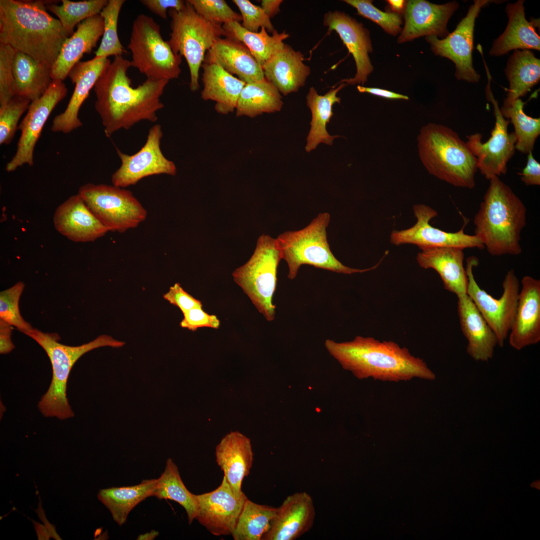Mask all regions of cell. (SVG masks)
Wrapping results in <instances>:
<instances>
[{
	"label": "cell",
	"instance_id": "obj_33",
	"mask_svg": "<svg viewBox=\"0 0 540 540\" xmlns=\"http://www.w3.org/2000/svg\"><path fill=\"white\" fill-rule=\"evenodd\" d=\"M12 71L14 96L31 102L41 97L53 81L50 68L19 51L15 50Z\"/></svg>",
	"mask_w": 540,
	"mask_h": 540
},
{
	"label": "cell",
	"instance_id": "obj_36",
	"mask_svg": "<svg viewBox=\"0 0 540 540\" xmlns=\"http://www.w3.org/2000/svg\"><path fill=\"white\" fill-rule=\"evenodd\" d=\"M505 72L510 86L504 106H508L524 96L538 82L540 61L530 50H515Z\"/></svg>",
	"mask_w": 540,
	"mask_h": 540
},
{
	"label": "cell",
	"instance_id": "obj_47",
	"mask_svg": "<svg viewBox=\"0 0 540 540\" xmlns=\"http://www.w3.org/2000/svg\"><path fill=\"white\" fill-rule=\"evenodd\" d=\"M195 11L206 20L223 25L242 20L240 14L234 12L224 0H188Z\"/></svg>",
	"mask_w": 540,
	"mask_h": 540
},
{
	"label": "cell",
	"instance_id": "obj_2",
	"mask_svg": "<svg viewBox=\"0 0 540 540\" xmlns=\"http://www.w3.org/2000/svg\"><path fill=\"white\" fill-rule=\"evenodd\" d=\"M324 346L344 370L360 380L396 382L436 378L423 360L393 341L380 342L373 337L358 336L352 340L340 342L327 339Z\"/></svg>",
	"mask_w": 540,
	"mask_h": 540
},
{
	"label": "cell",
	"instance_id": "obj_11",
	"mask_svg": "<svg viewBox=\"0 0 540 540\" xmlns=\"http://www.w3.org/2000/svg\"><path fill=\"white\" fill-rule=\"evenodd\" d=\"M78 194L109 232L122 233L136 228L148 216L140 202L125 188L88 183Z\"/></svg>",
	"mask_w": 540,
	"mask_h": 540
},
{
	"label": "cell",
	"instance_id": "obj_5",
	"mask_svg": "<svg viewBox=\"0 0 540 540\" xmlns=\"http://www.w3.org/2000/svg\"><path fill=\"white\" fill-rule=\"evenodd\" d=\"M417 142L420 158L429 174L455 186L474 188L476 158L456 132L428 123L422 128Z\"/></svg>",
	"mask_w": 540,
	"mask_h": 540
},
{
	"label": "cell",
	"instance_id": "obj_46",
	"mask_svg": "<svg viewBox=\"0 0 540 540\" xmlns=\"http://www.w3.org/2000/svg\"><path fill=\"white\" fill-rule=\"evenodd\" d=\"M356 9L358 14L377 24L388 34L397 35L401 31L402 20L399 14L384 12L375 7L370 0H344Z\"/></svg>",
	"mask_w": 540,
	"mask_h": 540
},
{
	"label": "cell",
	"instance_id": "obj_19",
	"mask_svg": "<svg viewBox=\"0 0 540 540\" xmlns=\"http://www.w3.org/2000/svg\"><path fill=\"white\" fill-rule=\"evenodd\" d=\"M323 24L328 31L334 30L338 34L356 62V72L354 77L342 80L340 82L364 84L374 69L368 56L372 51L368 30L354 18L336 10L324 14Z\"/></svg>",
	"mask_w": 540,
	"mask_h": 540
},
{
	"label": "cell",
	"instance_id": "obj_13",
	"mask_svg": "<svg viewBox=\"0 0 540 540\" xmlns=\"http://www.w3.org/2000/svg\"><path fill=\"white\" fill-rule=\"evenodd\" d=\"M488 82L486 88V97L494 107L495 125L491 136L482 142V135L476 133L468 136L466 142L477 160L478 168L484 177L490 180L492 177L504 174L507 172V164L515 152L516 138L514 132L509 134V120L501 113L497 100L490 88L491 76L486 66Z\"/></svg>",
	"mask_w": 540,
	"mask_h": 540
},
{
	"label": "cell",
	"instance_id": "obj_4",
	"mask_svg": "<svg viewBox=\"0 0 540 540\" xmlns=\"http://www.w3.org/2000/svg\"><path fill=\"white\" fill-rule=\"evenodd\" d=\"M474 216V235L492 256L518 255L520 234L526 225L522 201L498 176L492 177Z\"/></svg>",
	"mask_w": 540,
	"mask_h": 540
},
{
	"label": "cell",
	"instance_id": "obj_6",
	"mask_svg": "<svg viewBox=\"0 0 540 540\" xmlns=\"http://www.w3.org/2000/svg\"><path fill=\"white\" fill-rule=\"evenodd\" d=\"M24 334L34 340L44 350L50 360L52 380L50 386L38 403V408L46 417L60 420L72 418L74 413L66 396L67 382L71 370L84 354L102 346L122 347L124 342L111 336L103 334L93 340L78 346H70L59 342L56 333L44 332L32 328Z\"/></svg>",
	"mask_w": 540,
	"mask_h": 540
},
{
	"label": "cell",
	"instance_id": "obj_25",
	"mask_svg": "<svg viewBox=\"0 0 540 540\" xmlns=\"http://www.w3.org/2000/svg\"><path fill=\"white\" fill-rule=\"evenodd\" d=\"M457 298L460 328L468 341L466 352L475 360L488 361L498 345L497 337L467 294Z\"/></svg>",
	"mask_w": 540,
	"mask_h": 540
},
{
	"label": "cell",
	"instance_id": "obj_26",
	"mask_svg": "<svg viewBox=\"0 0 540 540\" xmlns=\"http://www.w3.org/2000/svg\"><path fill=\"white\" fill-rule=\"evenodd\" d=\"M104 32V20L100 14L78 24L74 33L62 45L58 56L51 68L52 80L63 81L74 66L85 54H90L96 47Z\"/></svg>",
	"mask_w": 540,
	"mask_h": 540
},
{
	"label": "cell",
	"instance_id": "obj_40",
	"mask_svg": "<svg viewBox=\"0 0 540 540\" xmlns=\"http://www.w3.org/2000/svg\"><path fill=\"white\" fill-rule=\"evenodd\" d=\"M277 508L246 501L232 534L234 540H262L269 530Z\"/></svg>",
	"mask_w": 540,
	"mask_h": 540
},
{
	"label": "cell",
	"instance_id": "obj_14",
	"mask_svg": "<svg viewBox=\"0 0 540 540\" xmlns=\"http://www.w3.org/2000/svg\"><path fill=\"white\" fill-rule=\"evenodd\" d=\"M162 136L161 126L156 124L150 129L144 146L135 154L130 155L116 148L121 164L112 176V184L126 188L149 176L176 175L175 164L167 158L162 151Z\"/></svg>",
	"mask_w": 540,
	"mask_h": 540
},
{
	"label": "cell",
	"instance_id": "obj_17",
	"mask_svg": "<svg viewBox=\"0 0 540 540\" xmlns=\"http://www.w3.org/2000/svg\"><path fill=\"white\" fill-rule=\"evenodd\" d=\"M489 2L474 0L466 16L458 23L455 30L445 38L439 39L435 36L426 38L436 54L446 58L454 63L456 76L458 80L476 82L480 78V76L472 65L474 28L476 19L481 8Z\"/></svg>",
	"mask_w": 540,
	"mask_h": 540
},
{
	"label": "cell",
	"instance_id": "obj_51",
	"mask_svg": "<svg viewBox=\"0 0 540 540\" xmlns=\"http://www.w3.org/2000/svg\"><path fill=\"white\" fill-rule=\"evenodd\" d=\"M163 298L179 308L183 314L193 308L202 306V302L186 292L179 283L170 286Z\"/></svg>",
	"mask_w": 540,
	"mask_h": 540
},
{
	"label": "cell",
	"instance_id": "obj_54",
	"mask_svg": "<svg viewBox=\"0 0 540 540\" xmlns=\"http://www.w3.org/2000/svg\"><path fill=\"white\" fill-rule=\"evenodd\" d=\"M12 326L0 319V353L6 354L14 348L11 340Z\"/></svg>",
	"mask_w": 540,
	"mask_h": 540
},
{
	"label": "cell",
	"instance_id": "obj_24",
	"mask_svg": "<svg viewBox=\"0 0 540 540\" xmlns=\"http://www.w3.org/2000/svg\"><path fill=\"white\" fill-rule=\"evenodd\" d=\"M53 223L58 232L76 242H94L109 232L78 194L58 206Z\"/></svg>",
	"mask_w": 540,
	"mask_h": 540
},
{
	"label": "cell",
	"instance_id": "obj_55",
	"mask_svg": "<svg viewBox=\"0 0 540 540\" xmlns=\"http://www.w3.org/2000/svg\"><path fill=\"white\" fill-rule=\"evenodd\" d=\"M357 90L360 92H367L388 99L405 100H408L409 99L408 97L406 96L382 88L365 87L358 85L357 86Z\"/></svg>",
	"mask_w": 540,
	"mask_h": 540
},
{
	"label": "cell",
	"instance_id": "obj_56",
	"mask_svg": "<svg viewBox=\"0 0 540 540\" xmlns=\"http://www.w3.org/2000/svg\"><path fill=\"white\" fill-rule=\"evenodd\" d=\"M282 2V0H263L261 8L270 18L280 12V6Z\"/></svg>",
	"mask_w": 540,
	"mask_h": 540
},
{
	"label": "cell",
	"instance_id": "obj_48",
	"mask_svg": "<svg viewBox=\"0 0 540 540\" xmlns=\"http://www.w3.org/2000/svg\"><path fill=\"white\" fill-rule=\"evenodd\" d=\"M239 9L242 16V26L248 31L258 32L262 27L272 33L274 28L270 18L261 6L254 5L248 0H232Z\"/></svg>",
	"mask_w": 540,
	"mask_h": 540
},
{
	"label": "cell",
	"instance_id": "obj_43",
	"mask_svg": "<svg viewBox=\"0 0 540 540\" xmlns=\"http://www.w3.org/2000/svg\"><path fill=\"white\" fill-rule=\"evenodd\" d=\"M124 0H108L100 12L104 20V32L100 44L95 52L96 58L122 56L127 52L118 33V17Z\"/></svg>",
	"mask_w": 540,
	"mask_h": 540
},
{
	"label": "cell",
	"instance_id": "obj_53",
	"mask_svg": "<svg viewBox=\"0 0 540 540\" xmlns=\"http://www.w3.org/2000/svg\"><path fill=\"white\" fill-rule=\"evenodd\" d=\"M528 155L527 163L522 170L518 173L522 181L528 186H539L540 184V164L534 158L532 152H530Z\"/></svg>",
	"mask_w": 540,
	"mask_h": 540
},
{
	"label": "cell",
	"instance_id": "obj_16",
	"mask_svg": "<svg viewBox=\"0 0 540 540\" xmlns=\"http://www.w3.org/2000/svg\"><path fill=\"white\" fill-rule=\"evenodd\" d=\"M413 211L416 218V223L408 228L392 231L390 236L392 244L396 246L412 244L420 250L442 247L462 250L484 248L476 236L464 233V226L456 232H446L432 226L430 221L438 216V212L431 207L418 204L414 206Z\"/></svg>",
	"mask_w": 540,
	"mask_h": 540
},
{
	"label": "cell",
	"instance_id": "obj_18",
	"mask_svg": "<svg viewBox=\"0 0 540 540\" xmlns=\"http://www.w3.org/2000/svg\"><path fill=\"white\" fill-rule=\"evenodd\" d=\"M196 496L199 523L214 536L232 535L248 499L244 492H236L224 476L216 489Z\"/></svg>",
	"mask_w": 540,
	"mask_h": 540
},
{
	"label": "cell",
	"instance_id": "obj_22",
	"mask_svg": "<svg viewBox=\"0 0 540 540\" xmlns=\"http://www.w3.org/2000/svg\"><path fill=\"white\" fill-rule=\"evenodd\" d=\"M458 7L455 1L436 4L424 0H408L404 9L405 24L398 42L424 36L445 38L449 34L446 28L448 20Z\"/></svg>",
	"mask_w": 540,
	"mask_h": 540
},
{
	"label": "cell",
	"instance_id": "obj_20",
	"mask_svg": "<svg viewBox=\"0 0 540 540\" xmlns=\"http://www.w3.org/2000/svg\"><path fill=\"white\" fill-rule=\"evenodd\" d=\"M110 62L108 58L94 57L74 66L68 76L75 85L73 93L65 110L54 118L52 131L68 134L82 126L78 118L80 108Z\"/></svg>",
	"mask_w": 540,
	"mask_h": 540
},
{
	"label": "cell",
	"instance_id": "obj_39",
	"mask_svg": "<svg viewBox=\"0 0 540 540\" xmlns=\"http://www.w3.org/2000/svg\"><path fill=\"white\" fill-rule=\"evenodd\" d=\"M154 496L180 504L186 512L190 524L196 519L198 512L196 496L186 488L177 466L170 458L167 460L164 471L157 478Z\"/></svg>",
	"mask_w": 540,
	"mask_h": 540
},
{
	"label": "cell",
	"instance_id": "obj_1",
	"mask_svg": "<svg viewBox=\"0 0 540 540\" xmlns=\"http://www.w3.org/2000/svg\"><path fill=\"white\" fill-rule=\"evenodd\" d=\"M131 66L122 56H114L94 87V108L108 137L142 120L156 122L164 106L160 98L169 81L146 78L134 88L128 75Z\"/></svg>",
	"mask_w": 540,
	"mask_h": 540
},
{
	"label": "cell",
	"instance_id": "obj_21",
	"mask_svg": "<svg viewBox=\"0 0 540 540\" xmlns=\"http://www.w3.org/2000/svg\"><path fill=\"white\" fill-rule=\"evenodd\" d=\"M508 334L510 346L520 350L540 341V280L525 276Z\"/></svg>",
	"mask_w": 540,
	"mask_h": 540
},
{
	"label": "cell",
	"instance_id": "obj_37",
	"mask_svg": "<svg viewBox=\"0 0 540 540\" xmlns=\"http://www.w3.org/2000/svg\"><path fill=\"white\" fill-rule=\"evenodd\" d=\"M284 102L277 88L266 78L247 83L240 95L236 108L237 116L254 118L281 110Z\"/></svg>",
	"mask_w": 540,
	"mask_h": 540
},
{
	"label": "cell",
	"instance_id": "obj_15",
	"mask_svg": "<svg viewBox=\"0 0 540 540\" xmlns=\"http://www.w3.org/2000/svg\"><path fill=\"white\" fill-rule=\"evenodd\" d=\"M68 88L61 80H53L46 92L40 98L31 102L26 115L18 124L20 136L16 152L6 166L8 172L18 168L34 164L36 145L48 117L56 106L66 96Z\"/></svg>",
	"mask_w": 540,
	"mask_h": 540
},
{
	"label": "cell",
	"instance_id": "obj_38",
	"mask_svg": "<svg viewBox=\"0 0 540 540\" xmlns=\"http://www.w3.org/2000/svg\"><path fill=\"white\" fill-rule=\"evenodd\" d=\"M222 28L226 32L225 37L244 44L261 66L284 46V40L289 37L285 30L279 33L274 30L270 36L264 27L258 32H251L244 28L238 22L224 24Z\"/></svg>",
	"mask_w": 540,
	"mask_h": 540
},
{
	"label": "cell",
	"instance_id": "obj_42",
	"mask_svg": "<svg viewBox=\"0 0 540 540\" xmlns=\"http://www.w3.org/2000/svg\"><path fill=\"white\" fill-rule=\"evenodd\" d=\"M108 2V0L79 2L62 0V4H52L46 8L58 18L64 30L70 36L74 33L76 26L89 18L100 14Z\"/></svg>",
	"mask_w": 540,
	"mask_h": 540
},
{
	"label": "cell",
	"instance_id": "obj_50",
	"mask_svg": "<svg viewBox=\"0 0 540 540\" xmlns=\"http://www.w3.org/2000/svg\"><path fill=\"white\" fill-rule=\"evenodd\" d=\"M180 326L194 332L200 328H218L220 321L217 316L204 312L202 308H194L183 314Z\"/></svg>",
	"mask_w": 540,
	"mask_h": 540
},
{
	"label": "cell",
	"instance_id": "obj_32",
	"mask_svg": "<svg viewBox=\"0 0 540 540\" xmlns=\"http://www.w3.org/2000/svg\"><path fill=\"white\" fill-rule=\"evenodd\" d=\"M201 97L216 102V110L226 114L236 110L240 92L246 84L214 62H203Z\"/></svg>",
	"mask_w": 540,
	"mask_h": 540
},
{
	"label": "cell",
	"instance_id": "obj_9",
	"mask_svg": "<svg viewBox=\"0 0 540 540\" xmlns=\"http://www.w3.org/2000/svg\"><path fill=\"white\" fill-rule=\"evenodd\" d=\"M128 48L132 54V66L146 78L170 81L178 78L182 57L164 40L160 25L152 18L144 14L136 16Z\"/></svg>",
	"mask_w": 540,
	"mask_h": 540
},
{
	"label": "cell",
	"instance_id": "obj_31",
	"mask_svg": "<svg viewBox=\"0 0 540 540\" xmlns=\"http://www.w3.org/2000/svg\"><path fill=\"white\" fill-rule=\"evenodd\" d=\"M524 0L508 4L506 12L508 22L504 32L496 39L490 50L492 56H500L512 50H540V38L534 22L526 20Z\"/></svg>",
	"mask_w": 540,
	"mask_h": 540
},
{
	"label": "cell",
	"instance_id": "obj_3",
	"mask_svg": "<svg viewBox=\"0 0 540 540\" xmlns=\"http://www.w3.org/2000/svg\"><path fill=\"white\" fill-rule=\"evenodd\" d=\"M56 0H0V43L52 68L70 36L46 6Z\"/></svg>",
	"mask_w": 540,
	"mask_h": 540
},
{
	"label": "cell",
	"instance_id": "obj_23",
	"mask_svg": "<svg viewBox=\"0 0 540 540\" xmlns=\"http://www.w3.org/2000/svg\"><path fill=\"white\" fill-rule=\"evenodd\" d=\"M316 516L312 496L305 492L288 496L270 522L262 540H294L312 526Z\"/></svg>",
	"mask_w": 540,
	"mask_h": 540
},
{
	"label": "cell",
	"instance_id": "obj_27",
	"mask_svg": "<svg viewBox=\"0 0 540 540\" xmlns=\"http://www.w3.org/2000/svg\"><path fill=\"white\" fill-rule=\"evenodd\" d=\"M204 62H214L246 84L264 80L262 66L248 48L232 38H218L205 55Z\"/></svg>",
	"mask_w": 540,
	"mask_h": 540
},
{
	"label": "cell",
	"instance_id": "obj_10",
	"mask_svg": "<svg viewBox=\"0 0 540 540\" xmlns=\"http://www.w3.org/2000/svg\"><path fill=\"white\" fill-rule=\"evenodd\" d=\"M282 260L276 238L263 234L258 240L254 254L232 273L234 282L268 321L274 320L272 302L277 283V270Z\"/></svg>",
	"mask_w": 540,
	"mask_h": 540
},
{
	"label": "cell",
	"instance_id": "obj_52",
	"mask_svg": "<svg viewBox=\"0 0 540 540\" xmlns=\"http://www.w3.org/2000/svg\"><path fill=\"white\" fill-rule=\"evenodd\" d=\"M140 2L150 11L162 19H166L168 11L183 9L186 1L182 0H141Z\"/></svg>",
	"mask_w": 540,
	"mask_h": 540
},
{
	"label": "cell",
	"instance_id": "obj_8",
	"mask_svg": "<svg viewBox=\"0 0 540 540\" xmlns=\"http://www.w3.org/2000/svg\"><path fill=\"white\" fill-rule=\"evenodd\" d=\"M180 11L170 10V38L167 41L173 52L184 56L190 74V88L192 92L199 88L200 68L206 52L222 36H226L222 25L210 22L200 16L186 0Z\"/></svg>",
	"mask_w": 540,
	"mask_h": 540
},
{
	"label": "cell",
	"instance_id": "obj_45",
	"mask_svg": "<svg viewBox=\"0 0 540 540\" xmlns=\"http://www.w3.org/2000/svg\"><path fill=\"white\" fill-rule=\"evenodd\" d=\"M31 102L24 98L14 96L7 103L0 106V144H8L18 130V122L28 110Z\"/></svg>",
	"mask_w": 540,
	"mask_h": 540
},
{
	"label": "cell",
	"instance_id": "obj_29",
	"mask_svg": "<svg viewBox=\"0 0 540 540\" xmlns=\"http://www.w3.org/2000/svg\"><path fill=\"white\" fill-rule=\"evenodd\" d=\"M300 52L284 44L262 66L264 78L284 96L296 92L304 86L310 72Z\"/></svg>",
	"mask_w": 540,
	"mask_h": 540
},
{
	"label": "cell",
	"instance_id": "obj_44",
	"mask_svg": "<svg viewBox=\"0 0 540 540\" xmlns=\"http://www.w3.org/2000/svg\"><path fill=\"white\" fill-rule=\"evenodd\" d=\"M24 286L23 282H18L0 292V319L22 333L32 328L30 324L22 318L19 309V300Z\"/></svg>",
	"mask_w": 540,
	"mask_h": 540
},
{
	"label": "cell",
	"instance_id": "obj_12",
	"mask_svg": "<svg viewBox=\"0 0 540 540\" xmlns=\"http://www.w3.org/2000/svg\"><path fill=\"white\" fill-rule=\"evenodd\" d=\"M466 263L468 280L466 294L496 334L498 345L502 347L508 337L516 310L520 290L518 279L513 270H509L502 282V294L496 298L482 288L476 280L474 269L478 264V258L474 256H469Z\"/></svg>",
	"mask_w": 540,
	"mask_h": 540
},
{
	"label": "cell",
	"instance_id": "obj_34",
	"mask_svg": "<svg viewBox=\"0 0 540 540\" xmlns=\"http://www.w3.org/2000/svg\"><path fill=\"white\" fill-rule=\"evenodd\" d=\"M346 84L342 83L336 88L332 89L324 95H320L314 87H310L306 96V104L312 114L310 128L306 138V151L309 152L321 143L332 145L339 136H331L328 132L326 125L333 116V106L340 104L338 92Z\"/></svg>",
	"mask_w": 540,
	"mask_h": 540
},
{
	"label": "cell",
	"instance_id": "obj_41",
	"mask_svg": "<svg viewBox=\"0 0 540 540\" xmlns=\"http://www.w3.org/2000/svg\"><path fill=\"white\" fill-rule=\"evenodd\" d=\"M524 103L518 98L508 106L500 108L502 116L510 119L516 138L515 148L521 152H532L535 142L540 134V118L526 115L524 111Z\"/></svg>",
	"mask_w": 540,
	"mask_h": 540
},
{
	"label": "cell",
	"instance_id": "obj_7",
	"mask_svg": "<svg viewBox=\"0 0 540 540\" xmlns=\"http://www.w3.org/2000/svg\"><path fill=\"white\" fill-rule=\"evenodd\" d=\"M326 212L318 214L304 228L286 231L276 238L282 259L286 262L288 278L291 280L297 276L300 268L308 264L334 272L351 274L364 272L376 268H352L340 262L332 253L328 242L326 228L330 221Z\"/></svg>",
	"mask_w": 540,
	"mask_h": 540
},
{
	"label": "cell",
	"instance_id": "obj_35",
	"mask_svg": "<svg viewBox=\"0 0 540 540\" xmlns=\"http://www.w3.org/2000/svg\"><path fill=\"white\" fill-rule=\"evenodd\" d=\"M157 478L144 480L132 486L112 487L100 490L98 498L109 510L120 526L124 524L131 510L148 497L154 496Z\"/></svg>",
	"mask_w": 540,
	"mask_h": 540
},
{
	"label": "cell",
	"instance_id": "obj_49",
	"mask_svg": "<svg viewBox=\"0 0 540 540\" xmlns=\"http://www.w3.org/2000/svg\"><path fill=\"white\" fill-rule=\"evenodd\" d=\"M15 50L0 43V106L14 96L12 62Z\"/></svg>",
	"mask_w": 540,
	"mask_h": 540
},
{
	"label": "cell",
	"instance_id": "obj_30",
	"mask_svg": "<svg viewBox=\"0 0 540 540\" xmlns=\"http://www.w3.org/2000/svg\"><path fill=\"white\" fill-rule=\"evenodd\" d=\"M215 454L230 485L236 492H242L243 480L250 474L254 460L250 439L238 432H231L216 446Z\"/></svg>",
	"mask_w": 540,
	"mask_h": 540
},
{
	"label": "cell",
	"instance_id": "obj_57",
	"mask_svg": "<svg viewBox=\"0 0 540 540\" xmlns=\"http://www.w3.org/2000/svg\"><path fill=\"white\" fill-rule=\"evenodd\" d=\"M386 2L390 8L394 13L400 14L405 9L406 2L404 0H388Z\"/></svg>",
	"mask_w": 540,
	"mask_h": 540
},
{
	"label": "cell",
	"instance_id": "obj_28",
	"mask_svg": "<svg viewBox=\"0 0 540 540\" xmlns=\"http://www.w3.org/2000/svg\"><path fill=\"white\" fill-rule=\"evenodd\" d=\"M463 250L453 247L422 249L417 255L416 260L420 267L436 270L444 288L458 297L466 294L468 288Z\"/></svg>",
	"mask_w": 540,
	"mask_h": 540
}]
</instances>
